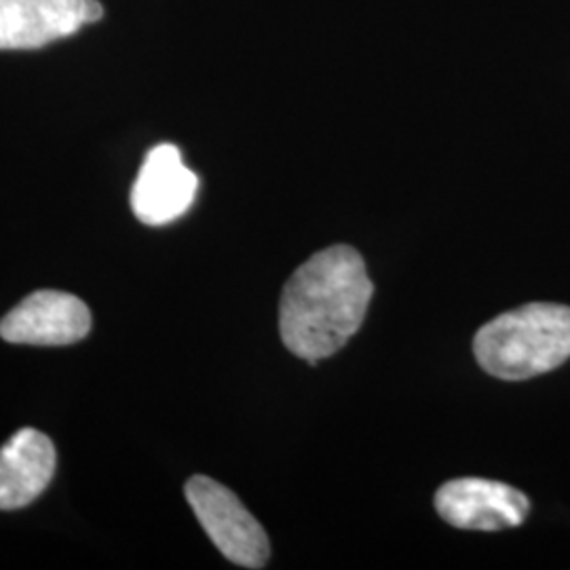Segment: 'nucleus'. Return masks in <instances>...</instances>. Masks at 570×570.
I'll return each instance as SVG.
<instances>
[{"label": "nucleus", "mask_w": 570, "mask_h": 570, "mask_svg": "<svg viewBox=\"0 0 570 570\" xmlns=\"http://www.w3.org/2000/svg\"><path fill=\"white\" fill-rule=\"evenodd\" d=\"M435 510L454 529L494 532L520 527L529 518L530 501L503 482L456 478L438 490Z\"/></svg>", "instance_id": "20e7f679"}, {"label": "nucleus", "mask_w": 570, "mask_h": 570, "mask_svg": "<svg viewBox=\"0 0 570 570\" xmlns=\"http://www.w3.org/2000/svg\"><path fill=\"white\" fill-rule=\"evenodd\" d=\"M186 499L226 560L244 569L265 567L271 556L268 537L235 492L207 475H195L186 484Z\"/></svg>", "instance_id": "7ed1b4c3"}, {"label": "nucleus", "mask_w": 570, "mask_h": 570, "mask_svg": "<svg viewBox=\"0 0 570 570\" xmlns=\"http://www.w3.org/2000/svg\"><path fill=\"white\" fill-rule=\"evenodd\" d=\"M104 7L100 0H82V20L87 23H96L102 20Z\"/></svg>", "instance_id": "1a4fd4ad"}, {"label": "nucleus", "mask_w": 570, "mask_h": 570, "mask_svg": "<svg viewBox=\"0 0 570 570\" xmlns=\"http://www.w3.org/2000/svg\"><path fill=\"white\" fill-rule=\"evenodd\" d=\"M478 364L501 381H527L562 366L570 357V306H518L473 338Z\"/></svg>", "instance_id": "f03ea898"}, {"label": "nucleus", "mask_w": 570, "mask_h": 570, "mask_svg": "<svg viewBox=\"0 0 570 570\" xmlns=\"http://www.w3.org/2000/svg\"><path fill=\"white\" fill-rule=\"evenodd\" d=\"M374 285L362 254L332 245L287 279L279 303L285 348L308 364L338 353L366 320Z\"/></svg>", "instance_id": "f257e3e1"}, {"label": "nucleus", "mask_w": 570, "mask_h": 570, "mask_svg": "<svg viewBox=\"0 0 570 570\" xmlns=\"http://www.w3.org/2000/svg\"><path fill=\"white\" fill-rule=\"evenodd\" d=\"M56 446L37 429L18 431L0 449V510H21L37 501L56 473Z\"/></svg>", "instance_id": "0eeeda50"}, {"label": "nucleus", "mask_w": 570, "mask_h": 570, "mask_svg": "<svg viewBox=\"0 0 570 570\" xmlns=\"http://www.w3.org/2000/svg\"><path fill=\"white\" fill-rule=\"evenodd\" d=\"M82 26V0H0V49H39Z\"/></svg>", "instance_id": "6e6552de"}, {"label": "nucleus", "mask_w": 570, "mask_h": 570, "mask_svg": "<svg viewBox=\"0 0 570 570\" xmlns=\"http://www.w3.org/2000/svg\"><path fill=\"white\" fill-rule=\"evenodd\" d=\"M199 178L184 165L174 144L153 148L131 188V209L144 225L161 226L178 220L195 202Z\"/></svg>", "instance_id": "423d86ee"}, {"label": "nucleus", "mask_w": 570, "mask_h": 570, "mask_svg": "<svg viewBox=\"0 0 570 570\" xmlns=\"http://www.w3.org/2000/svg\"><path fill=\"white\" fill-rule=\"evenodd\" d=\"M89 330L91 313L87 305L58 289L30 294L0 322V336L16 345H72L85 338Z\"/></svg>", "instance_id": "39448f33"}]
</instances>
